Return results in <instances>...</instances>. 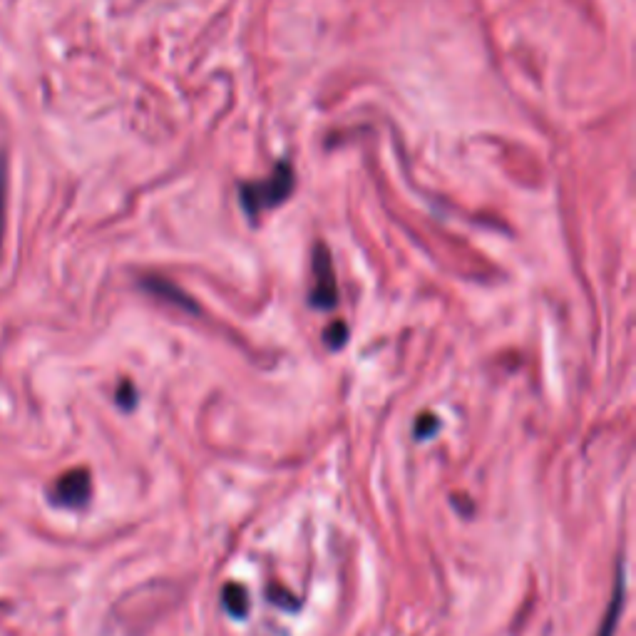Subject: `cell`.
Wrapping results in <instances>:
<instances>
[{"label": "cell", "instance_id": "cell-1", "mask_svg": "<svg viewBox=\"0 0 636 636\" xmlns=\"http://www.w3.org/2000/svg\"><path fill=\"white\" fill-rule=\"evenodd\" d=\"M296 177L291 172L289 164H279V167L271 172V177L259 179V182H246L241 184L239 197H241V207L249 217H259V214L271 212L279 204H284L286 199L294 192Z\"/></svg>", "mask_w": 636, "mask_h": 636}, {"label": "cell", "instance_id": "cell-2", "mask_svg": "<svg viewBox=\"0 0 636 636\" xmlns=\"http://www.w3.org/2000/svg\"><path fill=\"white\" fill-rule=\"evenodd\" d=\"M314 294H311V304L318 306V309H333L338 301V291H336V279H333V269H331V256H328L326 246H316L314 251Z\"/></svg>", "mask_w": 636, "mask_h": 636}, {"label": "cell", "instance_id": "cell-3", "mask_svg": "<svg viewBox=\"0 0 636 636\" xmlns=\"http://www.w3.org/2000/svg\"><path fill=\"white\" fill-rule=\"evenodd\" d=\"M90 473L87 470H70L55 482L53 497L55 505H63V507H82L90 497Z\"/></svg>", "mask_w": 636, "mask_h": 636}, {"label": "cell", "instance_id": "cell-4", "mask_svg": "<svg viewBox=\"0 0 636 636\" xmlns=\"http://www.w3.org/2000/svg\"><path fill=\"white\" fill-rule=\"evenodd\" d=\"M224 607H227L229 614L241 619L249 612V597H246V589L239 587V584H227L224 587Z\"/></svg>", "mask_w": 636, "mask_h": 636}, {"label": "cell", "instance_id": "cell-5", "mask_svg": "<svg viewBox=\"0 0 636 636\" xmlns=\"http://www.w3.org/2000/svg\"><path fill=\"white\" fill-rule=\"evenodd\" d=\"M622 589H624V577H622V572H619V579H617V592H614L612 609H609L607 619H604L602 634H599V636H612V629H614V624H617V617H619V609H622Z\"/></svg>", "mask_w": 636, "mask_h": 636}, {"label": "cell", "instance_id": "cell-6", "mask_svg": "<svg viewBox=\"0 0 636 636\" xmlns=\"http://www.w3.org/2000/svg\"><path fill=\"white\" fill-rule=\"evenodd\" d=\"M5 189H8V172H5V159L0 157V249H3L5 234Z\"/></svg>", "mask_w": 636, "mask_h": 636}, {"label": "cell", "instance_id": "cell-7", "mask_svg": "<svg viewBox=\"0 0 636 636\" xmlns=\"http://www.w3.org/2000/svg\"><path fill=\"white\" fill-rule=\"evenodd\" d=\"M326 341L331 348H341L343 341H346V326L343 323H333L331 331L326 333Z\"/></svg>", "mask_w": 636, "mask_h": 636}, {"label": "cell", "instance_id": "cell-8", "mask_svg": "<svg viewBox=\"0 0 636 636\" xmlns=\"http://www.w3.org/2000/svg\"><path fill=\"white\" fill-rule=\"evenodd\" d=\"M435 428H438V420H435L433 415H423L420 423L415 425V435H418V438H428L430 433H435Z\"/></svg>", "mask_w": 636, "mask_h": 636}, {"label": "cell", "instance_id": "cell-9", "mask_svg": "<svg viewBox=\"0 0 636 636\" xmlns=\"http://www.w3.org/2000/svg\"><path fill=\"white\" fill-rule=\"evenodd\" d=\"M117 400L122 403V408H132L135 405V391H132L130 383H122V388L117 391Z\"/></svg>", "mask_w": 636, "mask_h": 636}]
</instances>
